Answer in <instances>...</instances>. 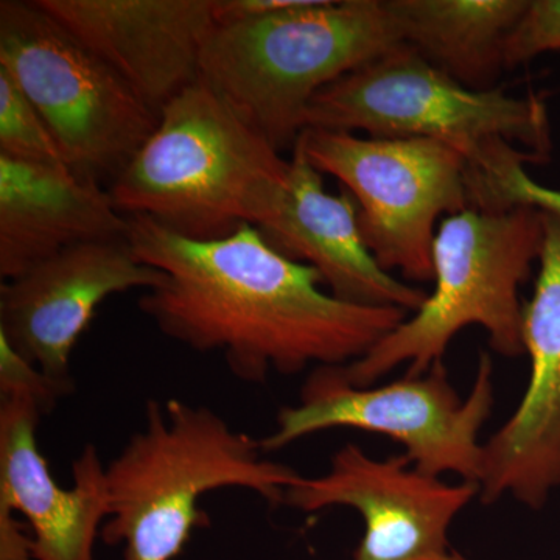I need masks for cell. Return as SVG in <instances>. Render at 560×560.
<instances>
[{
	"mask_svg": "<svg viewBox=\"0 0 560 560\" xmlns=\"http://www.w3.org/2000/svg\"><path fill=\"white\" fill-rule=\"evenodd\" d=\"M21 390L38 399L47 412L70 393L50 381L35 364L21 357L5 338L0 337V393Z\"/></svg>",
	"mask_w": 560,
	"mask_h": 560,
	"instance_id": "obj_21",
	"label": "cell"
},
{
	"mask_svg": "<svg viewBox=\"0 0 560 560\" xmlns=\"http://www.w3.org/2000/svg\"><path fill=\"white\" fill-rule=\"evenodd\" d=\"M130 219L108 187L66 164L0 154V276L16 278L55 254L88 242L125 241Z\"/></svg>",
	"mask_w": 560,
	"mask_h": 560,
	"instance_id": "obj_16",
	"label": "cell"
},
{
	"mask_svg": "<svg viewBox=\"0 0 560 560\" xmlns=\"http://www.w3.org/2000/svg\"><path fill=\"white\" fill-rule=\"evenodd\" d=\"M289 189L290 161L197 80L160 110L109 194L121 215L205 242L267 230Z\"/></svg>",
	"mask_w": 560,
	"mask_h": 560,
	"instance_id": "obj_2",
	"label": "cell"
},
{
	"mask_svg": "<svg viewBox=\"0 0 560 560\" xmlns=\"http://www.w3.org/2000/svg\"><path fill=\"white\" fill-rule=\"evenodd\" d=\"M125 241L88 242L55 254L0 285V337L72 393L70 359L97 308L114 294L164 282Z\"/></svg>",
	"mask_w": 560,
	"mask_h": 560,
	"instance_id": "obj_11",
	"label": "cell"
},
{
	"mask_svg": "<svg viewBox=\"0 0 560 560\" xmlns=\"http://www.w3.org/2000/svg\"><path fill=\"white\" fill-rule=\"evenodd\" d=\"M0 154L39 164H66L57 140L20 84L0 68Z\"/></svg>",
	"mask_w": 560,
	"mask_h": 560,
	"instance_id": "obj_18",
	"label": "cell"
},
{
	"mask_svg": "<svg viewBox=\"0 0 560 560\" xmlns=\"http://www.w3.org/2000/svg\"><path fill=\"white\" fill-rule=\"evenodd\" d=\"M541 241L544 212L530 206L467 209L442 220L434 238L433 291L366 355L338 366L342 377L364 388L405 363L407 375L425 374L469 326L488 331L499 355H525L521 289L539 260Z\"/></svg>",
	"mask_w": 560,
	"mask_h": 560,
	"instance_id": "obj_5",
	"label": "cell"
},
{
	"mask_svg": "<svg viewBox=\"0 0 560 560\" xmlns=\"http://www.w3.org/2000/svg\"><path fill=\"white\" fill-rule=\"evenodd\" d=\"M0 560H36L27 523L18 521V515L0 506Z\"/></svg>",
	"mask_w": 560,
	"mask_h": 560,
	"instance_id": "obj_22",
	"label": "cell"
},
{
	"mask_svg": "<svg viewBox=\"0 0 560 560\" xmlns=\"http://www.w3.org/2000/svg\"><path fill=\"white\" fill-rule=\"evenodd\" d=\"M451 560H469V559L464 558V556L459 555L458 551L453 550L452 551V556H451Z\"/></svg>",
	"mask_w": 560,
	"mask_h": 560,
	"instance_id": "obj_23",
	"label": "cell"
},
{
	"mask_svg": "<svg viewBox=\"0 0 560 560\" xmlns=\"http://www.w3.org/2000/svg\"><path fill=\"white\" fill-rule=\"evenodd\" d=\"M154 113L198 80L215 0H38Z\"/></svg>",
	"mask_w": 560,
	"mask_h": 560,
	"instance_id": "obj_13",
	"label": "cell"
},
{
	"mask_svg": "<svg viewBox=\"0 0 560 560\" xmlns=\"http://www.w3.org/2000/svg\"><path fill=\"white\" fill-rule=\"evenodd\" d=\"M544 212L534 294L523 307L529 381L521 404L485 444L480 499L541 510L560 489V217Z\"/></svg>",
	"mask_w": 560,
	"mask_h": 560,
	"instance_id": "obj_12",
	"label": "cell"
},
{
	"mask_svg": "<svg viewBox=\"0 0 560 560\" xmlns=\"http://www.w3.org/2000/svg\"><path fill=\"white\" fill-rule=\"evenodd\" d=\"M143 425L106 466L109 517L101 539L121 547L124 560H173L205 528L206 493L245 489L283 504L301 477L265 458L261 441L232 429L212 408L180 399L145 404Z\"/></svg>",
	"mask_w": 560,
	"mask_h": 560,
	"instance_id": "obj_3",
	"label": "cell"
},
{
	"mask_svg": "<svg viewBox=\"0 0 560 560\" xmlns=\"http://www.w3.org/2000/svg\"><path fill=\"white\" fill-rule=\"evenodd\" d=\"M283 256L315 268L338 300L416 313L429 294L383 271L364 246L359 208L348 191L331 195L298 147L290 160V190L271 226L260 231Z\"/></svg>",
	"mask_w": 560,
	"mask_h": 560,
	"instance_id": "obj_15",
	"label": "cell"
},
{
	"mask_svg": "<svg viewBox=\"0 0 560 560\" xmlns=\"http://www.w3.org/2000/svg\"><path fill=\"white\" fill-rule=\"evenodd\" d=\"M526 158H504L481 175V194L486 208L508 209L530 206L560 217V191L541 186L523 168Z\"/></svg>",
	"mask_w": 560,
	"mask_h": 560,
	"instance_id": "obj_19",
	"label": "cell"
},
{
	"mask_svg": "<svg viewBox=\"0 0 560 560\" xmlns=\"http://www.w3.org/2000/svg\"><path fill=\"white\" fill-rule=\"evenodd\" d=\"M401 43L475 91L495 90L526 0H385Z\"/></svg>",
	"mask_w": 560,
	"mask_h": 560,
	"instance_id": "obj_17",
	"label": "cell"
},
{
	"mask_svg": "<svg viewBox=\"0 0 560 560\" xmlns=\"http://www.w3.org/2000/svg\"><path fill=\"white\" fill-rule=\"evenodd\" d=\"M385 0H293L215 22L201 80L276 149H293L319 91L401 46Z\"/></svg>",
	"mask_w": 560,
	"mask_h": 560,
	"instance_id": "obj_4",
	"label": "cell"
},
{
	"mask_svg": "<svg viewBox=\"0 0 560 560\" xmlns=\"http://www.w3.org/2000/svg\"><path fill=\"white\" fill-rule=\"evenodd\" d=\"M305 128L440 140L459 150L470 165L500 142L518 145L537 161L551 149L544 103L512 97L500 88L469 90L407 44L319 91Z\"/></svg>",
	"mask_w": 560,
	"mask_h": 560,
	"instance_id": "obj_6",
	"label": "cell"
},
{
	"mask_svg": "<svg viewBox=\"0 0 560 560\" xmlns=\"http://www.w3.org/2000/svg\"><path fill=\"white\" fill-rule=\"evenodd\" d=\"M128 219L136 259L165 275L143 291L139 311L171 340L220 352L241 382L345 366L408 318L401 308L338 300L315 268L283 256L249 224L202 242L147 217Z\"/></svg>",
	"mask_w": 560,
	"mask_h": 560,
	"instance_id": "obj_1",
	"label": "cell"
},
{
	"mask_svg": "<svg viewBox=\"0 0 560 560\" xmlns=\"http://www.w3.org/2000/svg\"><path fill=\"white\" fill-rule=\"evenodd\" d=\"M43 415L31 394L0 393V506L25 518L36 560H95L109 517L106 466L86 444L72 464V488H61L38 448Z\"/></svg>",
	"mask_w": 560,
	"mask_h": 560,
	"instance_id": "obj_14",
	"label": "cell"
},
{
	"mask_svg": "<svg viewBox=\"0 0 560 560\" xmlns=\"http://www.w3.org/2000/svg\"><path fill=\"white\" fill-rule=\"evenodd\" d=\"M294 147L353 198L361 238L383 271H399L412 283L434 279L442 217L471 209L470 164L459 150L434 139L360 138L323 128H305Z\"/></svg>",
	"mask_w": 560,
	"mask_h": 560,
	"instance_id": "obj_9",
	"label": "cell"
},
{
	"mask_svg": "<svg viewBox=\"0 0 560 560\" xmlns=\"http://www.w3.org/2000/svg\"><path fill=\"white\" fill-rule=\"evenodd\" d=\"M0 68L39 110L70 171L108 189L156 128L160 114L38 0L0 2Z\"/></svg>",
	"mask_w": 560,
	"mask_h": 560,
	"instance_id": "obj_7",
	"label": "cell"
},
{
	"mask_svg": "<svg viewBox=\"0 0 560 560\" xmlns=\"http://www.w3.org/2000/svg\"><path fill=\"white\" fill-rule=\"evenodd\" d=\"M560 49V0L528 2L506 40V70L537 57L541 51Z\"/></svg>",
	"mask_w": 560,
	"mask_h": 560,
	"instance_id": "obj_20",
	"label": "cell"
},
{
	"mask_svg": "<svg viewBox=\"0 0 560 560\" xmlns=\"http://www.w3.org/2000/svg\"><path fill=\"white\" fill-rule=\"evenodd\" d=\"M495 404L493 363L478 360L474 386L466 399L448 378L444 361L422 375H407L381 386L352 385L338 366L308 374L300 401L280 408L276 429L261 440L265 452H278L302 438L334 429L383 434L400 444L415 469L430 477L456 475L480 485L485 444L482 427Z\"/></svg>",
	"mask_w": 560,
	"mask_h": 560,
	"instance_id": "obj_8",
	"label": "cell"
},
{
	"mask_svg": "<svg viewBox=\"0 0 560 560\" xmlns=\"http://www.w3.org/2000/svg\"><path fill=\"white\" fill-rule=\"evenodd\" d=\"M475 482H447L415 469L405 453L381 459L346 444L319 477H301L283 504L302 512L350 508L364 533L350 560H451L448 530L471 500Z\"/></svg>",
	"mask_w": 560,
	"mask_h": 560,
	"instance_id": "obj_10",
	"label": "cell"
}]
</instances>
